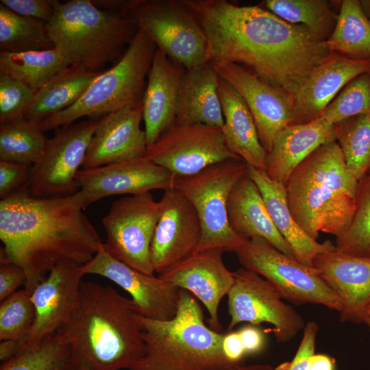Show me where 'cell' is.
<instances>
[{"label": "cell", "mask_w": 370, "mask_h": 370, "mask_svg": "<svg viewBox=\"0 0 370 370\" xmlns=\"http://www.w3.org/2000/svg\"><path fill=\"white\" fill-rule=\"evenodd\" d=\"M208 42L209 62L237 64L263 82L295 95L332 53L302 24L258 5L226 0H186Z\"/></svg>", "instance_id": "1"}, {"label": "cell", "mask_w": 370, "mask_h": 370, "mask_svg": "<svg viewBox=\"0 0 370 370\" xmlns=\"http://www.w3.org/2000/svg\"><path fill=\"white\" fill-rule=\"evenodd\" d=\"M79 190L57 198H36L23 186L0 201V257L25 270L24 288L32 294L49 271L64 261L81 266L102 242L83 213Z\"/></svg>", "instance_id": "2"}, {"label": "cell", "mask_w": 370, "mask_h": 370, "mask_svg": "<svg viewBox=\"0 0 370 370\" xmlns=\"http://www.w3.org/2000/svg\"><path fill=\"white\" fill-rule=\"evenodd\" d=\"M132 299L113 287L82 281L79 304L61 329L79 366L88 370L130 369L145 353Z\"/></svg>", "instance_id": "3"}, {"label": "cell", "mask_w": 370, "mask_h": 370, "mask_svg": "<svg viewBox=\"0 0 370 370\" xmlns=\"http://www.w3.org/2000/svg\"><path fill=\"white\" fill-rule=\"evenodd\" d=\"M358 180L348 169L337 142L323 144L293 172L287 201L298 225L312 238L323 232L336 237L349 227L356 210Z\"/></svg>", "instance_id": "4"}, {"label": "cell", "mask_w": 370, "mask_h": 370, "mask_svg": "<svg viewBox=\"0 0 370 370\" xmlns=\"http://www.w3.org/2000/svg\"><path fill=\"white\" fill-rule=\"evenodd\" d=\"M136 319L145 353L130 370H228L234 367L222 351L224 334L206 325L202 308L187 291L180 289L173 318L157 320L137 314Z\"/></svg>", "instance_id": "5"}, {"label": "cell", "mask_w": 370, "mask_h": 370, "mask_svg": "<svg viewBox=\"0 0 370 370\" xmlns=\"http://www.w3.org/2000/svg\"><path fill=\"white\" fill-rule=\"evenodd\" d=\"M53 15L46 24L54 48L71 66L101 72L120 59L138 27L118 12L101 9L90 0L52 1Z\"/></svg>", "instance_id": "6"}, {"label": "cell", "mask_w": 370, "mask_h": 370, "mask_svg": "<svg viewBox=\"0 0 370 370\" xmlns=\"http://www.w3.org/2000/svg\"><path fill=\"white\" fill-rule=\"evenodd\" d=\"M157 47L140 29L121 58L102 71L72 106L40 122L44 132L75 123L84 116L101 118L113 111L143 104L146 77Z\"/></svg>", "instance_id": "7"}, {"label": "cell", "mask_w": 370, "mask_h": 370, "mask_svg": "<svg viewBox=\"0 0 370 370\" xmlns=\"http://www.w3.org/2000/svg\"><path fill=\"white\" fill-rule=\"evenodd\" d=\"M247 173L243 160H227L210 165L199 173L176 177L173 188L192 204L198 215L201 238L197 251L221 249L236 252L247 241L231 228L227 202L236 183Z\"/></svg>", "instance_id": "8"}, {"label": "cell", "mask_w": 370, "mask_h": 370, "mask_svg": "<svg viewBox=\"0 0 370 370\" xmlns=\"http://www.w3.org/2000/svg\"><path fill=\"white\" fill-rule=\"evenodd\" d=\"M120 13L185 69L209 62L207 37L186 0L124 1Z\"/></svg>", "instance_id": "9"}, {"label": "cell", "mask_w": 370, "mask_h": 370, "mask_svg": "<svg viewBox=\"0 0 370 370\" xmlns=\"http://www.w3.org/2000/svg\"><path fill=\"white\" fill-rule=\"evenodd\" d=\"M235 253L244 268L267 280L282 299L295 305L312 304L341 310L340 298L314 267L286 255L266 240L250 239Z\"/></svg>", "instance_id": "10"}, {"label": "cell", "mask_w": 370, "mask_h": 370, "mask_svg": "<svg viewBox=\"0 0 370 370\" xmlns=\"http://www.w3.org/2000/svg\"><path fill=\"white\" fill-rule=\"evenodd\" d=\"M88 119L58 128L48 138L42 157L30 166L27 193L36 198H57L72 195L79 190L77 174L97 125Z\"/></svg>", "instance_id": "11"}, {"label": "cell", "mask_w": 370, "mask_h": 370, "mask_svg": "<svg viewBox=\"0 0 370 370\" xmlns=\"http://www.w3.org/2000/svg\"><path fill=\"white\" fill-rule=\"evenodd\" d=\"M160 214V203L150 193L115 201L101 220L103 245L116 259L147 275H153L150 247Z\"/></svg>", "instance_id": "12"}, {"label": "cell", "mask_w": 370, "mask_h": 370, "mask_svg": "<svg viewBox=\"0 0 370 370\" xmlns=\"http://www.w3.org/2000/svg\"><path fill=\"white\" fill-rule=\"evenodd\" d=\"M232 273L234 280L227 294V332L243 322L254 325L266 323L273 325L277 342L286 343L304 328L303 317L283 301L264 278L244 267Z\"/></svg>", "instance_id": "13"}, {"label": "cell", "mask_w": 370, "mask_h": 370, "mask_svg": "<svg viewBox=\"0 0 370 370\" xmlns=\"http://www.w3.org/2000/svg\"><path fill=\"white\" fill-rule=\"evenodd\" d=\"M144 156L175 177L195 175L222 161L242 160L227 147L221 128L201 123H174Z\"/></svg>", "instance_id": "14"}, {"label": "cell", "mask_w": 370, "mask_h": 370, "mask_svg": "<svg viewBox=\"0 0 370 370\" xmlns=\"http://www.w3.org/2000/svg\"><path fill=\"white\" fill-rule=\"evenodd\" d=\"M85 274L105 277L127 291L136 312L145 317L169 320L177 312L180 289L154 275L140 272L110 255L103 243L95 256L81 266Z\"/></svg>", "instance_id": "15"}, {"label": "cell", "mask_w": 370, "mask_h": 370, "mask_svg": "<svg viewBox=\"0 0 370 370\" xmlns=\"http://www.w3.org/2000/svg\"><path fill=\"white\" fill-rule=\"evenodd\" d=\"M160 214L151 243L154 271L161 274L197 251L201 227L195 209L177 189L164 191Z\"/></svg>", "instance_id": "16"}, {"label": "cell", "mask_w": 370, "mask_h": 370, "mask_svg": "<svg viewBox=\"0 0 370 370\" xmlns=\"http://www.w3.org/2000/svg\"><path fill=\"white\" fill-rule=\"evenodd\" d=\"M175 176L145 156L99 167L82 169L77 181L85 208L106 197L139 195L173 188Z\"/></svg>", "instance_id": "17"}, {"label": "cell", "mask_w": 370, "mask_h": 370, "mask_svg": "<svg viewBox=\"0 0 370 370\" xmlns=\"http://www.w3.org/2000/svg\"><path fill=\"white\" fill-rule=\"evenodd\" d=\"M212 66L246 103L254 119L260 141L268 153L276 136L291 123L295 96L263 82L240 64Z\"/></svg>", "instance_id": "18"}, {"label": "cell", "mask_w": 370, "mask_h": 370, "mask_svg": "<svg viewBox=\"0 0 370 370\" xmlns=\"http://www.w3.org/2000/svg\"><path fill=\"white\" fill-rule=\"evenodd\" d=\"M221 249L198 251L176 263L159 278L179 289L188 291L207 309L210 328L220 332L219 306L233 283V273L225 266Z\"/></svg>", "instance_id": "19"}, {"label": "cell", "mask_w": 370, "mask_h": 370, "mask_svg": "<svg viewBox=\"0 0 370 370\" xmlns=\"http://www.w3.org/2000/svg\"><path fill=\"white\" fill-rule=\"evenodd\" d=\"M83 275L81 265L64 261L35 287L31 294L35 319L23 345L57 332L68 323L79 302Z\"/></svg>", "instance_id": "20"}, {"label": "cell", "mask_w": 370, "mask_h": 370, "mask_svg": "<svg viewBox=\"0 0 370 370\" xmlns=\"http://www.w3.org/2000/svg\"><path fill=\"white\" fill-rule=\"evenodd\" d=\"M142 120L143 104L113 111L98 119L82 168L143 157L148 145Z\"/></svg>", "instance_id": "21"}, {"label": "cell", "mask_w": 370, "mask_h": 370, "mask_svg": "<svg viewBox=\"0 0 370 370\" xmlns=\"http://www.w3.org/2000/svg\"><path fill=\"white\" fill-rule=\"evenodd\" d=\"M313 267L340 298V321L367 325L370 320V258L335 249L318 254Z\"/></svg>", "instance_id": "22"}, {"label": "cell", "mask_w": 370, "mask_h": 370, "mask_svg": "<svg viewBox=\"0 0 370 370\" xmlns=\"http://www.w3.org/2000/svg\"><path fill=\"white\" fill-rule=\"evenodd\" d=\"M367 71H370V60L332 52L295 95L290 124H304L318 119L348 82Z\"/></svg>", "instance_id": "23"}, {"label": "cell", "mask_w": 370, "mask_h": 370, "mask_svg": "<svg viewBox=\"0 0 370 370\" xmlns=\"http://www.w3.org/2000/svg\"><path fill=\"white\" fill-rule=\"evenodd\" d=\"M186 69L156 49L143 99V121L148 147L175 122L180 90Z\"/></svg>", "instance_id": "24"}, {"label": "cell", "mask_w": 370, "mask_h": 370, "mask_svg": "<svg viewBox=\"0 0 370 370\" xmlns=\"http://www.w3.org/2000/svg\"><path fill=\"white\" fill-rule=\"evenodd\" d=\"M339 123L330 125L322 118L304 124H290L276 136L267 153L266 173L286 186L295 169L321 145L335 141Z\"/></svg>", "instance_id": "25"}, {"label": "cell", "mask_w": 370, "mask_h": 370, "mask_svg": "<svg viewBox=\"0 0 370 370\" xmlns=\"http://www.w3.org/2000/svg\"><path fill=\"white\" fill-rule=\"evenodd\" d=\"M227 216L232 230L245 240L261 238L286 255L294 252L276 228L260 191L247 173L232 188L227 202Z\"/></svg>", "instance_id": "26"}, {"label": "cell", "mask_w": 370, "mask_h": 370, "mask_svg": "<svg viewBox=\"0 0 370 370\" xmlns=\"http://www.w3.org/2000/svg\"><path fill=\"white\" fill-rule=\"evenodd\" d=\"M247 175L258 187L273 222L299 262L313 267L318 254L336 249L330 241L320 243L298 225L288 207L284 185L269 177L265 171L249 165Z\"/></svg>", "instance_id": "27"}, {"label": "cell", "mask_w": 370, "mask_h": 370, "mask_svg": "<svg viewBox=\"0 0 370 370\" xmlns=\"http://www.w3.org/2000/svg\"><path fill=\"white\" fill-rule=\"evenodd\" d=\"M218 92L224 119L221 129L227 147L247 165L266 171L268 153L260 141L254 119L246 103L236 89L220 76Z\"/></svg>", "instance_id": "28"}, {"label": "cell", "mask_w": 370, "mask_h": 370, "mask_svg": "<svg viewBox=\"0 0 370 370\" xmlns=\"http://www.w3.org/2000/svg\"><path fill=\"white\" fill-rule=\"evenodd\" d=\"M219 75L210 62L186 69L179 93L177 124L201 123L222 128Z\"/></svg>", "instance_id": "29"}, {"label": "cell", "mask_w": 370, "mask_h": 370, "mask_svg": "<svg viewBox=\"0 0 370 370\" xmlns=\"http://www.w3.org/2000/svg\"><path fill=\"white\" fill-rule=\"evenodd\" d=\"M70 66L35 92L25 118L38 124L75 104L101 73Z\"/></svg>", "instance_id": "30"}, {"label": "cell", "mask_w": 370, "mask_h": 370, "mask_svg": "<svg viewBox=\"0 0 370 370\" xmlns=\"http://www.w3.org/2000/svg\"><path fill=\"white\" fill-rule=\"evenodd\" d=\"M73 347L60 330L38 341L25 344L0 370H78Z\"/></svg>", "instance_id": "31"}, {"label": "cell", "mask_w": 370, "mask_h": 370, "mask_svg": "<svg viewBox=\"0 0 370 370\" xmlns=\"http://www.w3.org/2000/svg\"><path fill=\"white\" fill-rule=\"evenodd\" d=\"M71 66L57 49L21 53L0 52V73L36 92L54 76Z\"/></svg>", "instance_id": "32"}, {"label": "cell", "mask_w": 370, "mask_h": 370, "mask_svg": "<svg viewBox=\"0 0 370 370\" xmlns=\"http://www.w3.org/2000/svg\"><path fill=\"white\" fill-rule=\"evenodd\" d=\"M326 44L331 52L370 60V19L360 1H341L335 28Z\"/></svg>", "instance_id": "33"}, {"label": "cell", "mask_w": 370, "mask_h": 370, "mask_svg": "<svg viewBox=\"0 0 370 370\" xmlns=\"http://www.w3.org/2000/svg\"><path fill=\"white\" fill-rule=\"evenodd\" d=\"M334 4V1L326 0H266L258 5L287 22L306 25L314 36L326 41L338 15Z\"/></svg>", "instance_id": "34"}, {"label": "cell", "mask_w": 370, "mask_h": 370, "mask_svg": "<svg viewBox=\"0 0 370 370\" xmlns=\"http://www.w3.org/2000/svg\"><path fill=\"white\" fill-rule=\"evenodd\" d=\"M53 48L45 23L20 16L0 3L1 51L21 53Z\"/></svg>", "instance_id": "35"}, {"label": "cell", "mask_w": 370, "mask_h": 370, "mask_svg": "<svg viewBox=\"0 0 370 370\" xmlns=\"http://www.w3.org/2000/svg\"><path fill=\"white\" fill-rule=\"evenodd\" d=\"M47 140L38 124L25 117L0 125V160L32 166L42 157Z\"/></svg>", "instance_id": "36"}, {"label": "cell", "mask_w": 370, "mask_h": 370, "mask_svg": "<svg viewBox=\"0 0 370 370\" xmlns=\"http://www.w3.org/2000/svg\"><path fill=\"white\" fill-rule=\"evenodd\" d=\"M336 141L358 181L370 174V116L356 115L340 122Z\"/></svg>", "instance_id": "37"}, {"label": "cell", "mask_w": 370, "mask_h": 370, "mask_svg": "<svg viewBox=\"0 0 370 370\" xmlns=\"http://www.w3.org/2000/svg\"><path fill=\"white\" fill-rule=\"evenodd\" d=\"M336 251L370 258V174L358 181L356 210L347 229L336 238Z\"/></svg>", "instance_id": "38"}, {"label": "cell", "mask_w": 370, "mask_h": 370, "mask_svg": "<svg viewBox=\"0 0 370 370\" xmlns=\"http://www.w3.org/2000/svg\"><path fill=\"white\" fill-rule=\"evenodd\" d=\"M370 116V71L355 77L328 105L319 117L330 125L352 116Z\"/></svg>", "instance_id": "39"}, {"label": "cell", "mask_w": 370, "mask_h": 370, "mask_svg": "<svg viewBox=\"0 0 370 370\" xmlns=\"http://www.w3.org/2000/svg\"><path fill=\"white\" fill-rule=\"evenodd\" d=\"M35 319L31 293L26 289L16 291L0 305V339L26 340Z\"/></svg>", "instance_id": "40"}, {"label": "cell", "mask_w": 370, "mask_h": 370, "mask_svg": "<svg viewBox=\"0 0 370 370\" xmlns=\"http://www.w3.org/2000/svg\"><path fill=\"white\" fill-rule=\"evenodd\" d=\"M35 92L22 82L0 73V125L24 118Z\"/></svg>", "instance_id": "41"}, {"label": "cell", "mask_w": 370, "mask_h": 370, "mask_svg": "<svg viewBox=\"0 0 370 370\" xmlns=\"http://www.w3.org/2000/svg\"><path fill=\"white\" fill-rule=\"evenodd\" d=\"M319 326L316 321L306 323L301 341L290 362H284L275 367V370H310L312 356L315 354V344Z\"/></svg>", "instance_id": "42"}, {"label": "cell", "mask_w": 370, "mask_h": 370, "mask_svg": "<svg viewBox=\"0 0 370 370\" xmlns=\"http://www.w3.org/2000/svg\"><path fill=\"white\" fill-rule=\"evenodd\" d=\"M31 166L0 160V197L3 199L27 183Z\"/></svg>", "instance_id": "43"}, {"label": "cell", "mask_w": 370, "mask_h": 370, "mask_svg": "<svg viewBox=\"0 0 370 370\" xmlns=\"http://www.w3.org/2000/svg\"><path fill=\"white\" fill-rule=\"evenodd\" d=\"M52 1L1 0L0 3L20 16L38 20L47 24L54 12Z\"/></svg>", "instance_id": "44"}, {"label": "cell", "mask_w": 370, "mask_h": 370, "mask_svg": "<svg viewBox=\"0 0 370 370\" xmlns=\"http://www.w3.org/2000/svg\"><path fill=\"white\" fill-rule=\"evenodd\" d=\"M27 275L21 266L0 257V301H2L25 284Z\"/></svg>", "instance_id": "45"}, {"label": "cell", "mask_w": 370, "mask_h": 370, "mask_svg": "<svg viewBox=\"0 0 370 370\" xmlns=\"http://www.w3.org/2000/svg\"><path fill=\"white\" fill-rule=\"evenodd\" d=\"M221 347L225 359L233 366L243 364L248 356L238 331L224 334Z\"/></svg>", "instance_id": "46"}, {"label": "cell", "mask_w": 370, "mask_h": 370, "mask_svg": "<svg viewBox=\"0 0 370 370\" xmlns=\"http://www.w3.org/2000/svg\"><path fill=\"white\" fill-rule=\"evenodd\" d=\"M247 356L262 351L265 336L262 331L254 325H248L238 330Z\"/></svg>", "instance_id": "47"}, {"label": "cell", "mask_w": 370, "mask_h": 370, "mask_svg": "<svg viewBox=\"0 0 370 370\" xmlns=\"http://www.w3.org/2000/svg\"><path fill=\"white\" fill-rule=\"evenodd\" d=\"M23 342L15 340H3L0 343V360L2 362L10 359L21 349Z\"/></svg>", "instance_id": "48"}, {"label": "cell", "mask_w": 370, "mask_h": 370, "mask_svg": "<svg viewBox=\"0 0 370 370\" xmlns=\"http://www.w3.org/2000/svg\"><path fill=\"white\" fill-rule=\"evenodd\" d=\"M310 370H336L334 360L325 354H314L311 358Z\"/></svg>", "instance_id": "49"}, {"label": "cell", "mask_w": 370, "mask_h": 370, "mask_svg": "<svg viewBox=\"0 0 370 370\" xmlns=\"http://www.w3.org/2000/svg\"><path fill=\"white\" fill-rule=\"evenodd\" d=\"M228 370H275V367L267 364H256L245 365L244 364L234 366Z\"/></svg>", "instance_id": "50"}, {"label": "cell", "mask_w": 370, "mask_h": 370, "mask_svg": "<svg viewBox=\"0 0 370 370\" xmlns=\"http://www.w3.org/2000/svg\"><path fill=\"white\" fill-rule=\"evenodd\" d=\"M78 370H88V369L84 366L80 365Z\"/></svg>", "instance_id": "51"}, {"label": "cell", "mask_w": 370, "mask_h": 370, "mask_svg": "<svg viewBox=\"0 0 370 370\" xmlns=\"http://www.w3.org/2000/svg\"><path fill=\"white\" fill-rule=\"evenodd\" d=\"M367 325H368V327H369V329H370V320H369V321L367 323Z\"/></svg>", "instance_id": "52"}]
</instances>
